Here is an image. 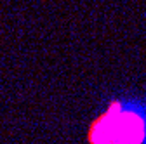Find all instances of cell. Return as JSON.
I'll list each match as a JSON object with an SVG mask.
<instances>
[{"label": "cell", "instance_id": "1", "mask_svg": "<svg viewBox=\"0 0 146 144\" xmlns=\"http://www.w3.org/2000/svg\"><path fill=\"white\" fill-rule=\"evenodd\" d=\"M90 144H146V101L139 97L110 101L92 123Z\"/></svg>", "mask_w": 146, "mask_h": 144}]
</instances>
